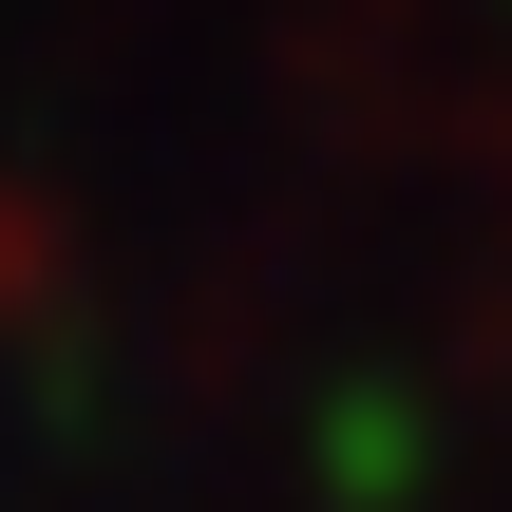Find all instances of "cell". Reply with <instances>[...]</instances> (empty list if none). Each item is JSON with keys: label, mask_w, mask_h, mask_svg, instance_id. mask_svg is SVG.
<instances>
[{"label": "cell", "mask_w": 512, "mask_h": 512, "mask_svg": "<svg viewBox=\"0 0 512 512\" xmlns=\"http://www.w3.org/2000/svg\"><path fill=\"white\" fill-rule=\"evenodd\" d=\"M323 456H342V475H418V418H399V399H342Z\"/></svg>", "instance_id": "1"}]
</instances>
